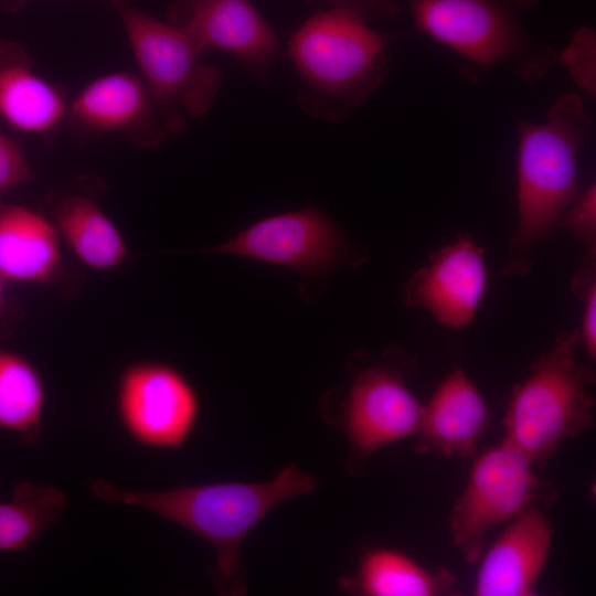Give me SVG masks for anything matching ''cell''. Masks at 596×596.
<instances>
[{
  "instance_id": "16",
  "label": "cell",
  "mask_w": 596,
  "mask_h": 596,
  "mask_svg": "<svg viewBox=\"0 0 596 596\" xmlns=\"http://www.w3.org/2000/svg\"><path fill=\"white\" fill-rule=\"evenodd\" d=\"M67 105L63 91L34 70L20 44L0 41V118L8 126L47 135L64 123Z\"/></svg>"
},
{
  "instance_id": "19",
  "label": "cell",
  "mask_w": 596,
  "mask_h": 596,
  "mask_svg": "<svg viewBox=\"0 0 596 596\" xmlns=\"http://www.w3.org/2000/svg\"><path fill=\"white\" fill-rule=\"evenodd\" d=\"M342 588L366 596L457 595L456 579L443 567L427 568L405 553L376 547L364 552L355 573L343 577Z\"/></svg>"
},
{
  "instance_id": "5",
  "label": "cell",
  "mask_w": 596,
  "mask_h": 596,
  "mask_svg": "<svg viewBox=\"0 0 596 596\" xmlns=\"http://www.w3.org/2000/svg\"><path fill=\"white\" fill-rule=\"evenodd\" d=\"M111 2L167 135H181L188 118L210 109L222 85L221 72L204 63V51L171 23L139 11L128 0Z\"/></svg>"
},
{
  "instance_id": "1",
  "label": "cell",
  "mask_w": 596,
  "mask_h": 596,
  "mask_svg": "<svg viewBox=\"0 0 596 596\" xmlns=\"http://www.w3.org/2000/svg\"><path fill=\"white\" fill-rule=\"evenodd\" d=\"M319 486L297 465L285 466L265 482H216L158 491L118 488L104 479L88 485L91 494L157 514L204 540L215 551V583L221 594L246 592L240 549L254 528L280 503Z\"/></svg>"
},
{
  "instance_id": "9",
  "label": "cell",
  "mask_w": 596,
  "mask_h": 596,
  "mask_svg": "<svg viewBox=\"0 0 596 596\" xmlns=\"http://www.w3.org/2000/svg\"><path fill=\"white\" fill-rule=\"evenodd\" d=\"M413 370L407 354L394 352L355 373L343 401L341 426L359 459L415 436L423 405L407 385Z\"/></svg>"
},
{
  "instance_id": "20",
  "label": "cell",
  "mask_w": 596,
  "mask_h": 596,
  "mask_svg": "<svg viewBox=\"0 0 596 596\" xmlns=\"http://www.w3.org/2000/svg\"><path fill=\"white\" fill-rule=\"evenodd\" d=\"M45 404L46 387L36 365L23 354L0 349V428L33 437Z\"/></svg>"
},
{
  "instance_id": "27",
  "label": "cell",
  "mask_w": 596,
  "mask_h": 596,
  "mask_svg": "<svg viewBox=\"0 0 596 596\" xmlns=\"http://www.w3.org/2000/svg\"><path fill=\"white\" fill-rule=\"evenodd\" d=\"M6 286H7V283L0 276V317L3 312L4 304H6Z\"/></svg>"
},
{
  "instance_id": "14",
  "label": "cell",
  "mask_w": 596,
  "mask_h": 596,
  "mask_svg": "<svg viewBox=\"0 0 596 596\" xmlns=\"http://www.w3.org/2000/svg\"><path fill=\"white\" fill-rule=\"evenodd\" d=\"M553 526L542 509H531L510 521L483 551L473 595L532 596L546 565Z\"/></svg>"
},
{
  "instance_id": "21",
  "label": "cell",
  "mask_w": 596,
  "mask_h": 596,
  "mask_svg": "<svg viewBox=\"0 0 596 596\" xmlns=\"http://www.w3.org/2000/svg\"><path fill=\"white\" fill-rule=\"evenodd\" d=\"M66 494L57 487L21 481L12 497L0 502V551L28 549L62 515Z\"/></svg>"
},
{
  "instance_id": "26",
  "label": "cell",
  "mask_w": 596,
  "mask_h": 596,
  "mask_svg": "<svg viewBox=\"0 0 596 596\" xmlns=\"http://www.w3.org/2000/svg\"><path fill=\"white\" fill-rule=\"evenodd\" d=\"M333 7L356 12L363 19H392L398 13L397 0H328Z\"/></svg>"
},
{
  "instance_id": "24",
  "label": "cell",
  "mask_w": 596,
  "mask_h": 596,
  "mask_svg": "<svg viewBox=\"0 0 596 596\" xmlns=\"http://www.w3.org/2000/svg\"><path fill=\"white\" fill-rule=\"evenodd\" d=\"M562 60L570 65L571 74L577 85L589 94L595 92V36L587 28L575 34L572 44L562 54Z\"/></svg>"
},
{
  "instance_id": "23",
  "label": "cell",
  "mask_w": 596,
  "mask_h": 596,
  "mask_svg": "<svg viewBox=\"0 0 596 596\" xmlns=\"http://www.w3.org/2000/svg\"><path fill=\"white\" fill-rule=\"evenodd\" d=\"M556 227L568 230L585 247L596 253V188L589 184L564 211Z\"/></svg>"
},
{
  "instance_id": "17",
  "label": "cell",
  "mask_w": 596,
  "mask_h": 596,
  "mask_svg": "<svg viewBox=\"0 0 596 596\" xmlns=\"http://www.w3.org/2000/svg\"><path fill=\"white\" fill-rule=\"evenodd\" d=\"M62 241L42 212L0 203V276L8 283L46 285L62 272Z\"/></svg>"
},
{
  "instance_id": "4",
  "label": "cell",
  "mask_w": 596,
  "mask_h": 596,
  "mask_svg": "<svg viewBox=\"0 0 596 596\" xmlns=\"http://www.w3.org/2000/svg\"><path fill=\"white\" fill-rule=\"evenodd\" d=\"M581 345L578 330L560 332L512 391L503 440L534 467H545L564 441L594 426L595 371L577 361Z\"/></svg>"
},
{
  "instance_id": "22",
  "label": "cell",
  "mask_w": 596,
  "mask_h": 596,
  "mask_svg": "<svg viewBox=\"0 0 596 596\" xmlns=\"http://www.w3.org/2000/svg\"><path fill=\"white\" fill-rule=\"evenodd\" d=\"M596 253H586L584 264L575 273L572 289L582 302L581 342L588 358L596 356Z\"/></svg>"
},
{
  "instance_id": "18",
  "label": "cell",
  "mask_w": 596,
  "mask_h": 596,
  "mask_svg": "<svg viewBox=\"0 0 596 596\" xmlns=\"http://www.w3.org/2000/svg\"><path fill=\"white\" fill-rule=\"evenodd\" d=\"M62 243L86 267L96 272L118 268L128 257V244L99 203L70 193L55 204L52 219Z\"/></svg>"
},
{
  "instance_id": "6",
  "label": "cell",
  "mask_w": 596,
  "mask_h": 596,
  "mask_svg": "<svg viewBox=\"0 0 596 596\" xmlns=\"http://www.w3.org/2000/svg\"><path fill=\"white\" fill-rule=\"evenodd\" d=\"M534 468L504 440L475 460L448 518L450 541L467 563L481 557L491 528L556 501L557 489L541 479Z\"/></svg>"
},
{
  "instance_id": "15",
  "label": "cell",
  "mask_w": 596,
  "mask_h": 596,
  "mask_svg": "<svg viewBox=\"0 0 596 596\" xmlns=\"http://www.w3.org/2000/svg\"><path fill=\"white\" fill-rule=\"evenodd\" d=\"M488 426L487 403L466 373L456 368L423 406L415 450L444 457H473Z\"/></svg>"
},
{
  "instance_id": "13",
  "label": "cell",
  "mask_w": 596,
  "mask_h": 596,
  "mask_svg": "<svg viewBox=\"0 0 596 596\" xmlns=\"http://www.w3.org/2000/svg\"><path fill=\"white\" fill-rule=\"evenodd\" d=\"M169 23L200 49L233 54L258 75H266L276 57L275 31L249 0H179Z\"/></svg>"
},
{
  "instance_id": "8",
  "label": "cell",
  "mask_w": 596,
  "mask_h": 596,
  "mask_svg": "<svg viewBox=\"0 0 596 596\" xmlns=\"http://www.w3.org/2000/svg\"><path fill=\"white\" fill-rule=\"evenodd\" d=\"M115 405L127 435L138 445L158 450L181 448L196 426L201 407L187 375L155 360H138L123 368Z\"/></svg>"
},
{
  "instance_id": "11",
  "label": "cell",
  "mask_w": 596,
  "mask_h": 596,
  "mask_svg": "<svg viewBox=\"0 0 596 596\" xmlns=\"http://www.w3.org/2000/svg\"><path fill=\"white\" fill-rule=\"evenodd\" d=\"M64 124L77 138L120 135L142 149L168 137L142 79L124 71L88 82L68 102Z\"/></svg>"
},
{
  "instance_id": "10",
  "label": "cell",
  "mask_w": 596,
  "mask_h": 596,
  "mask_svg": "<svg viewBox=\"0 0 596 596\" xmlns=\"http://www.w3.org/2000/svg\"><path fill=\"white\" fill-rule=\"evenodd\" d=\"M198 252L243 256L309 276L342 263L344 240L328 216L305 207L262 219L226 242Z\"/></svg>"
},
{
  "instance_id": "7",
  "label": "cell",
  "mask_w": 596,
  "mask_h": 596,
  "mask_svg": "<svg viewBox=\"0 0 596 596\" xmlns=\"http://www.w3.org/2000/svg\"><path fill=\"white\" fill-rule=\"evenodd\" d=\"M416 30L476 63L515 62L534 78L554 61L525 35L510 0H405Z\"/></svg>"
},
{
  "instance_id": "3",
  "label": "cell",
  "mask_w": 596,
  "mask_h": 596,
  "mask_svg": "<svg viewBox=\"0 0 596 596\" xmlns=\"http://www.w3.org/2000/svg\"><path fill=\"white\" fill-rule=\"evenodd\" d=\"M517 166L519 223L507 273L530 270L535 247L578 194V156L593 132L579 96L562 95L544 123L520 120Z\"/></svg>"
},
{
  "instance_id": "25",
  "label": "cell",
  "mask_w": 596,
  "mask_h": 596,
  "mask_svg": "<svg viewBox=\"0 0 596 596\" xmlns=\"http://www.w3.org/2000/svg\"><path fill=\"white\" fill-rule=\"evenodd\" d=\"M30 164L20 146L0 130V194L31 178Z\"/></svg>"
},
{
  "instance_id": "12",
  "label": "cell",
  "mask_w": 596,
  "mask_h": 596,
  "mask_svg": "<svg viewBox=\"0 0 596 596\" xmlns=\"http://www.w3.org/2000/svg\"><path fill=\"white\" fill-rule=\"evenodd\" d=\"M483 251L464 235L434 253L407 280L404 299L440 324L461 328L475 317L487 288Z\"/></svg>"
},
{
  "instance_id": "2",
  "label": "cell",
  "mask_w": 596,
  "mask_h": 596,
  "mask_svg": "<svg viewBox=\"0 0 596 596\" xmlns=\"http://www.w3.org/2000/svg\"><path fill=\"white\" fill-rule=\"evenodd\" d=\"M396 38L368 26L354 11H317L289 38L286 53L301 79L300 107L343 120L387 75L386 47Z\"/></svg>"
}]
</instances>
